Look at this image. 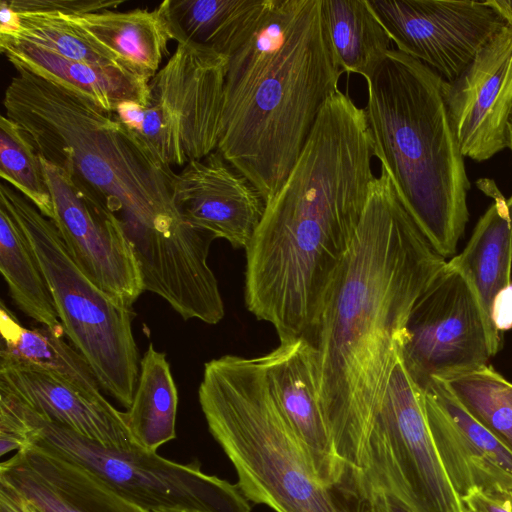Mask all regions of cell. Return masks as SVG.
Returning <instances> with one entry per match:
<instances>
[{"mask_svg":"<svg viewBox=\"0 0 512 512\" xmlns=\"http://www.w3.org/2000/svg\"><path fill=\"white\" fill-rule=\"evenodd\" d=\"M1 349L39 365L63 378L85 395L109 402L86 359L47 327L26 328L2 302L0 308Z\"/></svg>","mask_w":512,"mask_h":512,"instance_id":"cell-26","label":"cell"},{"mask_svg":"<svg viewBox=\"0 0 512 512\" xmlns=\"http://www.w3.org/2000/svg\"><path fill=\"white\" fill-rule=\"evenodd\" d=\"M122 0H11L9 5L18 14L77 15L104 10H114Z\"/></svg>","mask_w":512,"mask_h":512,"instance_id":"cell-32","label":"cell"},{"mask_svg":"<svg viewBox=\"0 0 512 512\" xmlns=\"http://www.w3.org/2000/svg\"><path fill=\"white\" fill-rule=\"evenodd\" d=\"M373 153L409 214L445 259L469 219L471 187L444 99L446 81L422 62L390 50L366 78Z\"/></svg>","mask_w":512,"mask_h":512,"instance_id":"cell-5","label":"cell"},{"mask_svg":"<svg viewBox=\"0 0 512 512\" xmlns=\"http://www.w3.org/2000/svg\"><path fill=\"white\" fill-rule=\"evenodd\" d=\"M477 186L494 201L478 220L463 251L447 264L473 290L486 322L490 354L494 356L501 338L492 323L491 308L496 295L512 283V195L504 197L488 179L477 181Z\"/></svg>","mask_w":512,"mask_h":512,"instance_id":"cell-20","label":"cell"},{"mask_svg":"<svg viewBox=\"0 0 512 512\" xmlns=\"http://www.w3.org/2000/svg\"><path fill=\"white\" fill-rule=\"evenodd\" d=\"M506 147L512 150V112L507 121L506 127Z\"/></svg>","mask_w":512,"mask_h":512,"instance_id":"cell-39","label":"cell"},{"mask_svg":"<svg viewBox=\"0 0 512 512\" xmlns=\"http://www.w3.org/2000/svg\"><path fill=\"white\" fill-rule=\"evenodd\" d=\"M449 121L464 157L482 162L506 148L512 112V25L496 34L445 84Z\"/></svg>","mask_w":512,"mask_h":512,"instance_id":"cell-14","label":"cell"},{"mask_svg":"<svg viewBox=\"0 0 512 512\" xmlns=\"http://www.w3.org/2000/svg\"><path fill=\"white\" fill-rule=\"evenodd\" d=\"M258 0H170L176 41H190L226 56Z\"/></svg>","mask_w":512,"mask_h":512,"instance_id":"cell-27","label":"cell"},{"mask_svg":"<svg viewBox=\"0 0 512 512\" xmlns=\"http://www.w3.org/2000/svg\"><path fill=\"white\" fill-rule=\"evenodd\" d=\"M170 0L155 9L60 15L81 36L114 55L128 71L150 80L169 54L175 40L169 11Z\"/></svg>","mask_w":512,"mask_h":512,"instance_id":"cell-21","label":"cell"},{"mask_svg":"<svg viewBox=\"0 0 512 512\" xmlns=\"http://www.w3.org/2000/svg\"><path fill=\"white\" fill-rule=\"evenodd\" d=\"M42 166L53 202L52 221L74 261L95 285L132 309L145 290L120 221L81 194L60 169L43 159Z\"/></svg>","mask_w":512,"mask_h":512,"instance_id":"cell-13","label":"cell"},{"mask_svg":"<svg viewBox=\"0 0 512 512\" xmlns=\"http://www.w3.org/2000/svg\"><path fill=\"white\" fill-rule=\"evenodd\" d=\"M322 14L343 72L367 78L392 50V39L368 0H322Z\"/></svg>","mask_w":512,"mask_h":512,"instance_id":"cell-25","label":"cell"},{"mask_svg":"<svg viewBox=\"0 0 512 512\" xmlns=\"http://www.w3.org/2000/svg\"><path fill=\"white\" fill-rule=\"evenodd\" d=\"M173 201L187 223L245 249L266 207L260 191L218 150L176 173Z\"/></svg>","mask_w":512,"mask_h":512,"instance_id":"cell-16","label":"cell"},{"mask_svg":"<svg viewBox=\"0 0 512 512\" xmlns=\"http://www.w3.org/2000/svg\"><path fill=\"white\" fill-rule=\"evenodd\" d=\"M336 454L412 512H465L432 439L423 390L407 371L401 351L381 402Z\"/></svg>","mask_w":512,"mask_h":512,"instance_id":"cell-8","label":"cell"},{"mask_svg":"<svg viewBox=\"0 0 512 512\" xmlns=\"http://www.w3.org/2000/svg\"><path fill=\"white\" fill-rule=\"evenodd\" d=\"M21 405L31 444L86 468L148 512L251 511L237 484L203 472L197 461L174 462L137 444L125 450L107 448Z\"/></svg>","mask_w":512,"mask_h":512,"instance_id":"cell-9","label":"cell"},{"mask_svg":"<svg viewBox=\"0 0 512 512\" xmlns=\"http://www.w3.org/2000/svg\"><path fill=\"white\" fill-rule=\"evenodd\" d=\"M488 6L493 8L509 25H512V0H487Z\"/></svg>","mask_w":512,"mask_h":512,"instance_id":"cell-38","label":"cell"},{"mask_svg":"<svg viewBox=\"0 0 512 512\" xmlns=\"http://www.w3.org/2000/svg\"><path fill=\"white\" fill-rule=\"evenodd\" d=\"M429 430L455 491L512 489V451L477 422L445 382L432 378L422 389Z\"/></svg>","mask_w":512,"mask_h":512,"instance_id":"cell-17","label":"cell"},{"mask_svg":"<svg viewBox=\"0 0 512 512\" xmlns=\"http://www.w3.org/2000/svg\"><path fill=\"white\" fill-rule=\"evenodd\" d=\"M5 115L29 135L40 157L120 221L145 291L183 296L209 274L217 237L187 223L173 201L176 173L115 112L64 86L15 68Z\"/></svg>","mask_w":512,"mask_h":512,"instance_id":"cell-1","label":"cell"},{"mask_svg":"<svg viewBox=\"0 0 512 512\" xmlns=\"http://www.w3.org/2000/svg\"><path fill=\"white\" fill-rule=\"evenodd\" d=\"M0 480L43 512H148L86 468L33 444L0 464Z\"/></svg>","mask_w":512,"mask_h":512,"instance_id":"cell-19","label":"cell"},{"mask_svg":"<svg viewBox=\"0 0 512 512\" xmlns=\"http://www.w3.org/2000/svg\"><path fill=\"white\" fill-rule=\"evenodd\" d=\"M491 320L499 333L512 329V283L494 298Z\"/></svg>","mask_w":512,"mask_h":512,"instance_id":"cell-34","label":"cell"},{"mask_svg":"<svg viewBox=\"0 0 512 512\" xmlns=\"http://www.w3.org/2000/svg\"><path fill=\"white\" fill-rule=\"evenodd\" d=\"M31 427L21 403L0 391V456L19 452L31 445Z\"/></svg>","mask_w":512,"mask_h":512,"instance_id":"cell-31","label":"cell"},{"mask_svg":"<svg viewBox=\"0 0 512 512\" xmlns=\"http://www.w3.org/2000/svg\"><path fill=\"white\" fill-rule=\"evenodd\" d=\"M18 15L20 30L14 36L7 37L26 41L68 59L124 68L114 55L86 40L62 16L39 13Z\"/></svg>","mask_w":512,"mask_h":512,"instance_id":"cell-30","label":"cell"},{"mask_svg":"<svg viewBox=\"0 0 512 512\" xmlns=\"http://www.w3.org/2000/svg\"><path fill=\"white\" fill-rule=\"evenodd\" d=\"M260 360L271 396L317 480L332 485L356 473L335 452L319 403L315 351L309 340H280Z\"/></svg>","mask_w":512,"mask_h":512,"instance_id":"cell-15","label":"cell"},{"mask_svg":"<svg viewBox=\"0 0 512 512\" xmlns=\"http://www.w3.org/2000/svg\"><path fill=\"white\" fill-rule=\"evenodd\" d=\"M226 56L217 150L267 204L343 73L322 0H258Z\"/></svg>","mask_w":512,"mask_h":512,"instance_id":"cell-4","label":"cell"},{"mask_svg":"<svg viewBox=\"0 0 512 512\" xmlns=\"http://www.w3.org/2000/svg\"><path fill=\"white\" fill-rule=\"evenodd\" d=\"M0 49L14 68L73 90L104 110L114 112L123 102L146 100L150 80L124 68L68 59L12 37H0Z\"/></svg>","mask_w":512,"mask_h":512,"instance_id":"cell-22","label":"cell"},{"mask_svg":"<svg viewBox=\"0 0 512 512\" xmlns=\"http://www.w3.org/2000/svg\"><path fill=\"white\" fill-rule=\"evenodd\" d=\"M446 262L381 165L351 248L304 336L315 351L319 403L334 449L381 402L410 312Z\"/></svg>","mask_w":512,"mask_h":512,"instance_id":"cell-2","label":"cell"},{"mask_svg":"<svg viewBox=\"0 0 512 512\" xmlns=\"http://www.w3.org/2000/svg\"><path fill=\"white\" fill-rule=\"evenodd\" d=\"M178 391L166 354L152 342L140 359L137 386L126 422L135 444L157 452L176 438Z\"/></svg>","mask_w":512,"mask_h":512,"instance_id":"cell-23","label":"cell"},{"mask_svg":"<svg viewBox=\"0 0 512 512\" xmlns=\"http://www.w3.org/2000/svg\"><path fill=\"white\" fill-rule=\"evenodd\" d=\"M373 488V494L380 512H412L398 497L380 488Z\"/></svg>","mask_w":512,"mask_h":512,"instance_id":"cell-37","label":"cell"},{"mask_svg":"<svg viewBox=\"0 0 512 512\" xmlns=\"http://www.w3.org/2000/svg\"><path fill=\"white\" fill-rule=\"evenodd\" d=\"M20 30V18L9 1L3 0L0 4V37L14 36Z\"/></svg>","mask_w":512,"mask_h":512,"instance_id":"cell-36","label":"cell"},{"mask_svg":"<svg viewBox=\"0 0 512 512\" xmlns=\"http://www.w3.org/2000/svg\"><path fill=\"white\" fill-rule=\"evenodd\" d=\"M465 512H512V489H475L462 498Z\"/></svg>","mask_w":512,"mask_h":512,"instance_id":"cell-33","label":"cell"},{"mask_svg":"<svg viewBox=\"0 0 512 512\" xmlns=\"http://www.w3.org/2000/svg\"><path fill=\"white\" fill-rule=\"evenodd\" d=\"M0 512H43L30 499L0 480Z\"/></svg>","mask_w":512,"mask_h":512,"instance_id":"cell-35","label":"cell"},{"mask_svg":"<svg viewBox=\"0 0 512 512\" xmlns=\"http://www.w3.org/2000/svg\"><path fill=\"white\" fill-rule=\"evenodd\" d=\"M0 270L18 309L63 337L64 328L39 262L20 226L1 205Z\"/></svg>","mask_w":512,"mask_h":512,"instance_id":"cell-24","label":"cell"},{"mask_svg":"<svg viewBox=\"0 0 512 512\" xmlns=\"http://www.w3.org/2000/svg\"><path fill=\"white\" fill-rule=\"evenodd\" d=\"M401 357L422 389L432 378H448L492 357L478 300L447 262L410 312Z\"/></svg>","mask_w":512,"mask_h":512,"instance_id":"cell-11","label":"cell"},{"mask_svg":"<svg viewBox=\"0 0 512 512\" xmlns=\"http://www.w3.org/2000/svg\"><path fill=\"white\" fill-rule=\"evenodd\" d=\"M0 391L40 417L64 426L107 448L135 445L125 412L99 402L48 369L0 350Z\"/></svg>","mask_w":512,"mask_h":512,"instance_id":"cell-18","label":"cell"},{"mask_svg":"<svg viewBox=\"0 0 512 512\" xmlns=\"http://www.w3.org/2000/svg\"><path fill=\"white\" fill-rule=\"evenodd\" d=\"M372 156L365 110L338 89L245 249L247 309L280 340L315 323L361 221Z\"/></svg>","mask_w":512,"mask_h":512,"instance_id":"cell-3","label":"cell"},{"mask_svg":"<svg viewBox=\"0 0 512 512\" xmlns=\"http://www.w3.org/2000/svg\"><path fill=\"white\" fill-rule=\"evenodd\" d=\"M441 380L465 410L512 451V383L488 364Z\"/></svg>","mask_w":512,"mask_h":512,"instance_id":"cell-28","label":"cell"},{"mask_svg":"<svg viewBox=\"0 0 512 512\" xmlns=\"http://www.w3.org/2000/svg\"><path fill=\"white\" fill-rule=\"evenodd\" d=\"M0 176L45 217H54L42 159L28 133L3 114L0 118Z\"/></svg>","mask_w":512,"mask_h":512,"instance_id":"cell-29","label":"cell"},{"mask_svg":"<svg viewBox=\"0 0 512 512\" xmlns=\"http://www.w3.org/2000/svg\"><path fill=\"white\" fill-rule=\"evenodd\" d=\"M368 4L398 51L447 82L456 79L509 25L485 1L368 0Z\"/></svg>","mask_w":512,"mask_h":512,"instance_id":"cell-12","label":"cell"},{"mask_svg":"<svg viewBox=\"0 0 512 512\" xmlns=\"http://www.w3.org/2000/svg\"><path fill=\"white\" fill-rule=\"evenodd\" d=\"M226 69L227 56L180 41L150 79L145 102L114 112L164 164L202 159L218 148Z\"/></svg>","mask_w":512,"mask_h":512,"instance_id":"cell-10","label":"cell"},{"mask_svg":"<svg viewBox=\"0 0 512 512\" xmlns=\"http://www.w3.org/2000/svg\"><path fill=\"white\" fill-rule=\"evenodd\" d=\"M0 205L27 238L65 335L86 359L101 388L128 409L140 369L132 309L95 285L74 261L53 221L4 182L0 185Z\"/></svg>","mask_w":512,"mask_h":512,"instance_id":"cell-7","label":"cell"},{"mask_svg":"<svg viewBox=\"0 0 512 512\" xmlns=\"http://www.w3.org/2000/svg\"><path fill=\"white\" fill-rule=\"evenodd\" d=\"M198 400L248 500L276 512H380L360 473L332 485L317 480L271 396L260 357L206 362Z\"/></svg>","mask_w":512,"mask_h":512,"instance_id":"cell-6","label":"cell"}]
</instances>
